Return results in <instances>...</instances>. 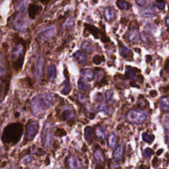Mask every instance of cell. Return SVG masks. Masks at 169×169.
<instances>
[{
	"label": "cell",
	"mask_w": 169,
	"mask_h": 169,
	"mask_svg": "<svg viewBox=\"0 0 169 169\" xmlns=\"http://www.w3.org/2000/svg\"><path fill=\"white\" fill-rule=\"evenodd\" d=\"M55 102V98L52 94L38 95L32 100L31 110L32 114L37 117L44 114Z\"/></svg>",
	"instance_id": "1"
},
{
	"label": "cell",
	"mask_w": 169,
	"mask_h": 169,
	"mask_svg": "<svg viewBox=\"0 0 169 169\" xmlns=\"http://www.w3.org/2000/svg\"><path fill=\"white\" fill-rule=\"evenodd\" d=\"M23 127L21 123H12L4 128L2 136V142L9 146H15L21 139Z\"/></svg>",
	"instance_id": "2"
},
{
	"label": "cell",
	"mask_w": 169,
	"mask_h": 169,
	"mask_svg": "<svg viewBox=\"0 0 169 169\" xmlns=\"http://www.w3.org/2000/svg\"><path fill=\"white\" fill-rule=\"evenodd\" d=\"M25 54V46L21 43L14 46L11 51V58L14 69L17 71L22 68Z\"/></svg>",
	"instance_id": "3"
},
{
	"label": "cell",
	"mask_w": 169,
	"mask_h": 169,
	"mask_svg": "<svg viewBox=\"0 0 169 169\" xmlns=\"http://www.w3.org/2000/svg\"><path fill=\"white\" fill-rule=\"evenodd\" d=\"M39 123L35 120H29L26 125L24 145L32 141L38 133L39 129Z\"/></svg>",
	"instance_id": "4"
},
{
	"label": "cell",
	"mask_w": 169,
	"mask_h": 169,
	"mask_svg": "<svg viewBox=\"0 0 169 169\" xmlns=\"http://www.w3.org/2000/svg\"><path fill=\"white\" fill-rule=\"evenodd\" d=\"M11 75L7 74H0V103L6 98L10 87Z\"/></svg>",
	"instance_id": "5"
},
{
	"label": "cell",
	"mask_w": 169,
	"mask_h": 169,
	"mask_svg": "<svg viewBox=\"0 0 169 169\" xmlns=\"http://www.w3.org/2000/svg\"><path fill=\"white\" fill-rule=\"evenodd\" d=\"M148 113L146 111L132 110L127 114V120L132 123L140 124L147 120Z\"/></svg>",
	"instance_id": "6"
},
{
	"label": "cell",
	"mask_w": 169,
	"mask_h": 169,
	"mask_svg": "<svg viewBox=\"0 0 169 169\" xmlns=\"http://www.w3.org/2000/svg\"><path fill=\"white\" fill-rule=\"evenodd\" d=\"M52 128L53 125L48 122L44 124V127H43L42 132V142L43 145L46 147H48L51 146Z\"/></svg>",
	"instance_id": "7"
},
{
	"label": "cell",
	"mask_w": 169,
	"mask_h": 169,
	"mask_svg": "<svg viewBox=\"0 0 169 169\" xmlns=\"http://www.w3.org/2000/svg\"><path fill=\"white\" fill-rule=\"evenodd\" d=\"M27 1L23 2L20 5H19V8L20 13L17 15L16 19H15V25L17 28L19 29H22L25 25V11L27 7Z\"/></svg>",
	"instance_id": "8"
},
{
	"label": "cell",
	"mask_w": 169,
	"mask_h": 169,
	"mask_svg": "<svg viewBox=\"0 0 169 169\" xmlns=\"http://www.w3.org/2000/svg\"><path fill=\"white\" fill-rule=\"evenodd\" d=\"M85 27L87 28V30L91 34H92L93 35V36L95 38H101V40H102L103 42H106L108 40V38H107V36H104V35H102L101 34L100 31L97 28H96L94 26L90 25H87V24H85Z\"/></svg>",
	"instance_id": "9"
},
{
	"label": "cell",
	"mask_w": 169,
	"mask_h": 169,
	"mask_svg": "<svg viewBox=\"0 0 169 169\" xmlns=\"http://www.w3.org/2000/svg\"><path fill=\"white\" fill-rule=\"evenodd\" d=\"M140 15L143 17L151 18L156 15V11L153 7L149 6L146 8H143L139 11Z\"/></svg>",
	"instance_id": "10"
},
{
	"label": "cell",
	"mask_w": 169,
	"mask_h": 169,
	"mask_svg": "<svg viewBox=\"0 0 169 169\" xmlns=\"http://www.w3.org/2000/svg\"><path fill=\"white\" fill-rule=\"evenodd\" d=\"M56 34V28L54 27H51L46 28L39 34V37L41 39H47V38L54 36Z\"/></svg>",
	"instance_id": "11"
},
{
	"label": "cell",
	"mask_w": 169,
	"mask_h": 169,
	"mask_svg": "<svg viewBox=\"0 0 169 169\" xmlns=\"http://www.w3.org/2000/svg\"><path fill=\"white\" fill-rule=\"evenodd\" d=\"M119 50L120 54L124 58L128 59L129 57H132V53L129 48H128L125 45H124L121 42H119Z\"/></svg>",
	"instance_id": "12"
},
{
	"label": "cell",
	"mask_w": 169,
	"mask_h": 169,
	"mask_svg": "<svg viewBox=\"0 0 169 169\" xmlns=\"http://www.w3.org/2000/svg\"><path fill=\"white\" fill-rule=\"evenodd\" d=\"M76 116V113L75 110H65L64 112L61 114V117L63 118L64 120L67 122H71L74 120Z\"/></svg>",
	"instance_id": "13"
},
{
	"label": "cell",
	"mask_w": 169,
	"mask_h": 169,
	"mask_svg": "<svg viewBox=\"0 0 169 169\" xmlns=\"http://www.w3.org/2000/svg\"><path fill=\"white\" fill-rule=\"evenodd\" d=\"M141 72L137 68H134L132 67H126V70H125V76L129 77V78L132 79L133 80H137V77H136V74L137 73Z\"/></svg>",
	"instance_id": "14"
},
{
	"label": "cell",
	"mask_w": 169,
	"mask_h": 169,
	"mask_svg": "<svg viewBox=\"0 0 169 169\" xmlns=\"http://www.w3.org/2000/svg\"><path fill=\"white\" fill-rule=\"evenodd\" d=\"M35 71H36V76L38 79H40L41 75H42V69H43V60L41 57H37L36 61L35 62Z\"/></svg>",
	"instance_id": "15"
},
{
	"label": "cell",
	"mask_w": 169,
	"mask_h": 169,
	"mask_svg": "<svg viewBox=\"0 0 169 169\" xmlns=\"http://www.w3.org/2000/svg\"><path fill=\"white\" fill-rule=\"evenodd\" d=\"M129 40L133 43H137L139 39V33L137 28H132L128 32Z\"/></svg>",
	"instance_id": "16"
},
{
	"label": "cell",
	"mask_w": 169,
	"mask_h": 169,
	"mask_svg": "<svg viewBox=\"0 0 169 169\" xmlns=\"http://www.w3.org/2000/svg\"><path fill=\"white\" fill-rule=\"evenodd\" d=\"M104 15L108 21H111L116 17V11L112 7H107L104 10Z\"/></svg>",
	"instance_id": "17"
},
{
	"label": "cell",
	"mask_w": 169,
	"mask_h": 169,
	"mask_svg": "<svg viewBox=\"0 0 169 169\" xmlns=\"http://www.w3.org/2000/svg\"><path fill=\"white\" fill-rule=\"evenodd\" d=\"M124 152V147L123 144H121L115 149L113 152V159L116 162H118L119 160L121 159Z\"/></svg>",
	"instance_id": "18"
},
{
	"label": "cell",
	"mask_w": 169,
	"mask_h": 169,
	"mask_svg": "<svg viewBox=\"0 0 169 169\" xmlns=\"http://www.w3.org/2000/svg\"><path fill=\"white\" fill-rule=\"evenodd\" d=\"M74 57L75 61L79 64H85L87 61V58L83 52L77 51L74 54Z\"/></svg>",
	"instance_id": "19"
},
{
	"label": "cell",
	"mask_w": 169,
	"mask_h": 169,
	"mask_svg": "<svg viewBox=\"0 0 169 169\" xmlns=\"http://www.w3.org/2000/svg\"><path fill=\"white\" fill-rule=\"evenodd\" d=\"M47 75L48 79L50 80L54 79L56 75V70L54 65H50L47 67Z\"/></svg>",
	"instance_id": "20"
},
{
	"label": "cell",
	"mask_w": 169,
	"mask_h": 169,
	"mask_svg": "<svg viewBox=\"0 0 169 169\" xmlns=\"http://www.w3.org/2000/svg\"><path fill=\"white\" fill-rule=\"evenodd\" d=\"M67 165L71 168H79L81 167L79 161L75 157H71L67 160Z\"/></svg>",
	"instance_id": "21"
},
{
	"label": "cell",
	"mask_w": 169,
	"mask_h": 169,
	"mask_svg": "<svg viewBox=\"0 0 169 169\" xmlns=\"http://www.w3.org/2000/svg\"><path fill=\"white\" fill-rule=\"evenodd\" d=\"M164 126H165L166 142L169 146V116H166L164 120Z\"/></svg>",
	"instance_id": "22"
},
{
	"label": "cell",
	"mask_w": 169,
	"mask_h": 169,
	"mask_svg": "<svg viewBox=\"0 0 169 169\" xmlns=\"http://www.w3.org/2000/svg\"><path fill=\"white\" fill-rule=\"evenodd\" d=\"M161 108L164 112L169 110V99L168 97H163L160 100Z\"/></svg>",
	"instance_id": "23"
},
{
	"label": "cell",
	"mask_w": 169,
	"mask_h": 169,
	"mask_svg": "<svg viewBox=\"0 0 169 169\" xmlns=\"http://www.w3.org/2000/svg\"><path fill=\"white\" fill-rule=\"evenodd\" d=\"M85 139L89 143H91L93 141V130L90 126L86 127L85 129Z\"/></svg>",
	"instance_id": "24"
},
{
	"label": "cell",
	"mask_w": 169,
	"mask_h": 169,
	"mask_svg": "<svg viewBox=\"0 0 169 169\" xmlns=\"http://www.w3.org/2000/svg\"><path fill=\"white\" fill-rule=\"evenodd\" d=\"M81 74L83 75V78L87 81H91L94 77L93 72L91 70H83L81 71Z\"/></svg>",
	"instance_id": "25"
},
{
	"label": "cell",
	"mask_w": 169,
	"mask_h": 169,
	"mask_svg": "<svg viewBox=\"0 0 169 169\" xmlns=\"http://www.w3.org/2000/svg\"><path fill=\"white\" fill-rule=\"evenodd\" d=\"M71 90V84H70V83L69 79H67V81H65V82L64 86V87L62 88V89H61V94H63V95H68V94L70 93Z\"/></svg>",
	"instance_id": "26"
},
{
	"label": "cell",
	"mask_w": 169,
	"mask_h": 169,
	"mask_svg": "<svg viewBox=\"0 0 169 169\" xmlns=\"http://www.w3.org/2000/svg\"><path fill=\"white\" fill-rule=\"evenodd\" d=\"M81 48L83 50H84L87 52H89V53H91V52L94 51L93 46L87 41H84L83 43H82Z\"/></svg>",
	"instance_id": "27"
},
{
	"label": "cell",
	"mask_w": 169,
	"mask_h": 169,
	"mask_svg": "<svg viewBox=\"0 0 169 169\" xmlns=\"http://www.w3.org/2000/svg\"><path fill=\"white\" fill-rule=\"evenodd\" d=\"M116 143V137L115 134L112 133L109 135L108 137V145L110 147H114Z\"/></svg>",
	"instance_id": "28"
},
{
	"label": "cell",
	"mask_w": 169,
	"mask_h": 169,
	"mask_svg": "<svg viewBox=\"0 0 169 169\" xmlns=\"http://www.w3.org/2000/svg\"><path fill=\"white\" fill-rule=\"evenodd\" d=\"M38 11V6H35V5H31L28 7V14L31 18L34 19L35 17L36 13Z\"/></svg>",
	"instance_id": "29"
},
{
	"label": "cell",
	"mask_w": 169,
	"mask_h": 169,
	"mask_svg": "<svg viewBox=\"0 0 169 169\" xmlns=\"http://www.w3.org/2000/svg\"><path fill=\"white\" fill-rule=\"evenodd\" d=\"M94 157L96 159V161L98 163H103L104 162V159L102 154V153L98 149H96L94 151Z\"/></svg>",
	"instance_id": "30"
},
{
	"label": "cell",
	"mask_w": 169,
	"mask_h": 169,
	"mask_svg": "<svg viewBox=\"0 0 169 169\" xmlns=\"http://www.w3.org/2000/svg\"><path fill=\"white\" fill-rule=\"evenodd\" d=\"M78 87L81 91H88L91 88V86L80 79L78 81Z\"/></svg>",
	"instance_id": "31"
},
{
	"label": "cell",
	"mask_w": 169,
	"mask_h": 169,
	"mask_svg": "<svg viewBox=\"0 0 169 169\" xmlns=\"http://www.w3.org/2000/svg\"><path fill=\"white\" fill-rule=\"evenodd\" d=\"M95 134L99 139H104L105 136V132L102 127H96L95 129Z\"/></svg>",
	"instance_id": "32"
},
{
	"label": "cell",
	"mask_w": 169,
	"mask_h": 169,
	"mask_svg": "<svg viewBox=\"0 0 169 169\" xmlns=\"http://www.w3.org/2000/svg\"><path fill=\"white\" fill-rule=\"evenodd\" d=\"M142 138L145 142H146L147 143H152V142L154 139V136H153V135H150L147 133H144L142 135Z\"/></svg>",
	"instance_id": "33"
},
{
	"label": "cell",
	"mask_w": 169,
	"mask_h": 169,
	"mask_svg": "<svg viewBox=\"0 0 169 169\" xmlns=\"http://www.w3.org/2000/svg\"><path fill=\"white\" fill-rule=\"evenodd\" d=\"M116 5L118 8L120 9H122V10H125V9H128L129 5L125 2V0H118L116 2Z\"/></svg>",
	"instance_id": "34"
},
{
	"label": "cell",
	"mask_w": 169,
	"mask_h": 169,
	"mask_svg": "<svg viewBox=\"0 0 169 169\" xmlns=\"http://www.w3.org/2000/svg\"><path fill=\"white\" fill-rule=\"evenodd\" d=\"M114 91L112 90H108L105 93V99L107 103H111L113 100Z\"/></svg>",
	"instance_id": "35"
},
{
	"label": "cell",
	"mask_w": 169,
	"mask_h": 169,
	"mask_svg": "<svg viewBox=\"0 0 169 169\" xmlns=\"http://www.w3.org/2000/svg\"><path fill=\"white\" fill-rule=\"evenodd\" d=\"M105 59L103 56H95L93 58V62L96 65H99L103 61H104Z\"/></svg>",
	"instance_id": "36"
},
{
	"label": "cell",
	"mask_w": 169,
	"mask_h": 169,
	"mask_svg": "<svg viewBox=\"0 0 169 169\" xmlns=\"http://www.w3.org/2000/svg\"><path fill=\"white\" fill-rule=\"evenodd\" d=\"M140 37H141V39L144 42H147L150 40V35L148 34L147 32H142L141 35H140Z\"/></svg>",
	"instance_id": "37"
},
{
	"label": "cell",
	"mask_w": 169,
	"mask_h": 169,
	"mask_svg": "<svg viewBox=\"0 0 169 169\" xmlns=\"http://www.w3.org/2000/svg\"><path fill=\"white\" fill-rule=\"evenodd\" d=\"M109 110L110 109L107 107V106L104 104H100L98 106L97 108V111H103V112H104L107 114H109Z\"/></svg>",
	"instance_id": "38"
},
{
	"label": "cell",
	"mask_w": 169,
	"mask_h": 169,
	"mask_svg": "<svg viewBox=\"0 0 169 169\" xmlns=\"http://www.w3.org/2000/svg\"><path fill=\"white\" fill-rule=\"evenodd\" d=\"M55 136H59V137H62L64 136H65L66 135V132L65 131V130L64 129L62 128H57L56 132L54 133Z\"/></svg>",
	"instance_id": "39"
},
{
	"label": "cell",
	"mask_w": 169,
	"mask_h": 169,
	"mask_svg": "<svg viewBox=\"0 0 169 169\" xmlns=\"http://www.w3.org/2000/svg\"><path fill=\"white\" fill-rule=\"evenodd\" d=\"M154 154V151L150 148H147L144 151V157L146 158L151 157Z\"/></svg>",
	"instance_id": "40"
},
{
	"label": "cell",
	"mask_w": 169,
	"mask_h": 169,
	"mask_svg": "<svg viewBox=\"0 0 169 169\" xmlns=\"http://www.w3.org/2000/svg\"><path fill=\"white\" fill-rule=\"evenodd\" d=\"M157 2V7L159 9H161V10H163L165 7V3L164 0H156Z\"/></svg>",
	"instance_id": "41"
},
{
	"label": "cell",
	"mask_w": 169,
	"mask_h": 169,
	"mask_svg": "<svg viewBox=\"0 0 169 169\" xmlns=\"http://www.w3.org/2000/svg\"><path fill=\"white\" fill-rule=\"evenodd\" d=\"M74 19L71 17H70L67 19V21L65 23V26L66 27H71L74 25Z\"/></svg>",
	"instance_id": "42"
},
{
	"label": "cell",
	"mask_w": 169,
	"mask_h": 169,
	"mask_svg": "<svg viewBox=\"0 0 169 169\" xmlns=\"http://www.w3.org/2000/svg\"><path fill=\"white\" fill-rule=\"evenodd\" d=\"M136 2L139 6H143L147 2V0H136Z\"/></svg>",
	"instance_id": "43"
},
{
	"label": "cell",
	"mask_w": 169,
	"mask_h": 169,
	"mask_svg": "<svg viewBox=\"0 0 169 169\" xmlns=\"http://www.w3.org/2000/svg\"><path fill=\"white\" fill-rule=\"evenodd\" d=\"M165 69L167 71L169 74V60H168L166 61V64H165Z\"/></svg>",
	"instance_id": "44"
},
{
	"label": "cell",
	"mask_w": 169,
	"mask_h": 169,
	"mask_svg": "<svg viewBox=\"0 0 169 169\" xmlns=\"http://www.w3.org/2000/svg\"><path fill=\"white\" fill-rule=\"evenodd\" d=\"M149 94H150V95L152 96H157V93L155 91H153H153H151L150 92H149Z\"/></svg>",
	"instance_id": "45"
},
{
	"label": "cell",
	"mask_w": 169,
	"mask_h": 169,
	"mask_svg": "<svg viewBox=\"0 0 169 169\" xmlns=\"http://www.w3.org/2000/svg\"><path fill=\"white\" fill-rule=\"evenodd\" d=\"M146 61L147 62V63H149V62H150L151 61V60H152V58H151V56H149V55H147V56H146Z\"/></svg>",
	"instance_id": "46"
},
{
	"label": "cell",
	"mask_w": 169,
	"mask_h": 169,
	"mask_svg": "<svg viewBox=\"0 0 169 169\" xmlns=\"http://www.w3.org/2000/svg\"><path fill=\"white\" fill-rule=\"evenodd\" d=\"M40 1L44 4H47V3H49V2L50 1V0H40Z\"/></svg>",
	"instance_id": "47"
},
{
	"label": "cell",
	"mask_w": 169,
	"mask_h": 169,
	"mask_svg": "<svg viewBox=\"0 0 169 169\" xmlns=\"http://www.w3.org/2000/svg\"><path fill=\"white\" fill-rule=\"evenodd\" d=\"M163 149H159V150L157 152V154H158V155H160L161 153H163Z\"/></svg>",
	"instance_id": "48"
},
{
	"label": "cell",
	"mask_w": 169,
	"mask_h": 169,
	"mask_svg": "<svg viewBox=\"0 0 169 169\" xmlns=\"http://www.w3.org/2000/svg\"><path fill=\"white\" fill-rule=\"evenodd\" d=\"M166 24L167 25V26L169 27V17L166 18Z\"/></svg>",
	"instance_id": "49"
},
{
	"label": "cell",
	"mask_w": 169,
	"mask_h": 169,
	"mask_svg": "<svg viewBox=\"0 0 169 169\" xmlns=\"http://www.w3.org/2000/svg\"><path fill=\"white\" fill-rule=\"evenodd\" d=\"M135 50H136V52H140V50H139V49H137V48H136V49H135Z\"/></svg>",
	"instance_id": "50"
}]
</instances>
